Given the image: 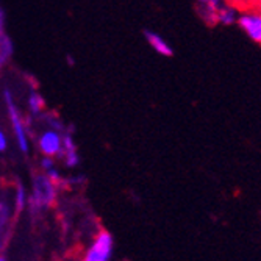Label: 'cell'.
Here are the masks:
<instances>
[{
  "label": "cell",
  "instance_id": "obj_1",
  "mask_svg": "<svg viewBox=\"0 0 261 261\" xmlns=\"http://www.w3.org/2000/svg\"><path fill=\"white\" fill-rule=\"evenodd\" d=\"M113 253V238L110 233H102L96 243L92 244L91 250L86 255L85 261H110Z\"/></svg>",
  "mask_w": 261,
  "mask_h": 261
},
{
  "label": "cell",
  "instance_id": "obj_2",
  "mask_svg": "<svg viewBox=\"0 0 261 261\" xmlns=\"http://www.w3.org/2000/svg\"><path fill=\"white\" fill-rule=\"evenodd\" d=\"M240 27L252 38L255 42L261 44V13L250 10L249 13L240 16L238 19Z\"/></svg>",
  "mask_w": 261,
  "mask_h": 261
},
{
  "label": "cell",
  "instance_id": "obj_3",
  "mask_svg": "<svg viewBox=\"0 0 261 261\" xmlns=\"http://www.w3.org/2000/svg\"><path fill=\"white\" fill-rule=\"evenodd\" d=\"M54 186L52 181L47 177H36L35 178V200L41 205H50L54 200Z\"/></svg>",
  "mask_w": 261,
  "mask_h": 261
},
{
  "label": "cell",
  "instance_id": "obj_4",
  "mask_svg": "<svg viewBox=\"0 0 261 261\" xmlns=\"http://www.w3.org/2000/svg\"><path fill=\"white\" fill-rule=\"evenodd\" d=\"M5 100L8 103V108H10V116H11V121H13V127H14V132H16V136H17V141H19V146L23 152H27L29 146H27V136H25V130H23V125L19 119V116L16 113V108H14V103L11 100V94L10 91H5Z\"/></svg>",
  "mask_w": 261,
  "mask_h": 261
},
{
  "label": "cell",
  "instance_id": "obj_5",
  "mask_svg": "<svg viewBox=\"0 0 261 261\" xmlns=\"http://www.w3.org/2000/svg\"><path fill=\"white\" fill-rule=\"evenodd\" d=\"M222 5L224 4L218 2V0H206V2H200V4H197V7L200 8L199 14L206 23H210V25H216L218 23V11L221 10Z\"/></svg>",
  "mask_w": 261,
  "mask_h": 261
},
{
  "label": "cell",
  "instance_id": "obj_6",
  "mask_svg": "<svg viewBox=\"0 0 261 261\" xmlns=\"http://www.w3.org/2000/svg\"><path fill=\"white\" fill-rule=\"evenodd\" d=\"M39 146H41V150H42L45 155H55V153H58L60 149H61V139H60V135H58L57 132H45V133L41 136Z\"/></svg>",
  "mask_w": 261,
  "mask_h": 261
},
{
  "label": "cell",
  "instance_id": "obj_7",
  "mask_svg": "<svg viewBox=\"0 0 261 261\" xmlns=\"http://www.w3.org/2000/svg\"><path fill=\"white\" fill-rule=\"evenodd\" d=\"M146 38L147 41L150 42V45L153 49L161 54V55H166V57H171L172 55V49L168 45V42H164V39H161L156 33H152V32H146Z\"/></svg>",
  "mask_w": 261,
  "mask_h": 261
},
{
  "label": "cell",
  "instance_id": "obj_8",
  "mask_svg": "<svg viewBox=\"0 0 261 261\" xmlns=\"http://www.w3.org/2000/svg\"><path fill=\"white\" fill-rule=\"evenodd\" d=\"M238 20V16H236V8L231 4H224L221 7V10L218 11V22L224 23V25H230V23Z\"/></svg>",
  "mask_w": 261,
  "mask_h": 261
},
{
  "label": "cell",
  "instance_id": "obj_9",
  "mask_svg": "<svg viewBox=\"0 0 261 261\" xmlns=\"http://www.w3.org/2000/svg\"><path fill=\"white\" fill-rule=\"evenodd\" d=\"M13 52L11 49V42L7 36H2L0 38V61H4V58L10 57Z\"/></svg>",
  "mask_w": 261,
  "mask_h": 261
},
{
  "label": "cell",
  "instance_id": "obj_10",
  "mask_svg": "<svg viewBox=\"0 0 261 261\" xmlns=\"http://www.w3.org/2000/svg\"><path fill=\"white\" fill-rule=\"evenodd\" d=\"M30 107H32V110H33L35 113L41 110V107H42V99L38 96V94H32V99H30Z\"/></svg>",
  "mask_w": 261,
  "mask_h": 261
},
{
  "label": "cell",
  "instance_id": "obj_11",
  "mask_svg": "<svg viewBox=\"0 0 261 261\" xmlns=\"http://www.w3.org/2000/svg\"><path fill=\"white\" fill-rule=\"evenodd\" d=\"M23 203H25V193H23V188L19 185V188H17V199H16L17 210H22L23 208Z\"/></svg>",
  "mask_w": 261,
  "mask_h": 261
},
{
  "label": "cell",
  "instance_id": "obj_12",
  "mask_svg": "<svg viewBox=\"0 0 261 261\" xmlns=\"http://www.w3.org/2000/svg\"><path fill=\"white\" fill-rule=\"evenodd\" d=\"M77 153L75 152H69L67 153V166H75L77 164Z\"/></svg>",
  "mask_w": 261,
  "mask_h": 261
},
{
  "label": "cell",
  "instance_id": "obj_13",
  "mask_svg": "<svg viewBox=\"0 0 261 261\" xmlns=\"http://www.w3.org/2000/svg\"><path fill=\"white\" fill-rule=\"evenodd\" d=\"M52 164H54V163H52L50 158H44V160H42V168L47 169V171H50V169H52Z\"/></svg>",
  "mask_w": 261,
  "mask_h": 261
},
{
  "label": "cell",
  "instance_id": "obj_14",
  "mask_svg": "<svg viewBox=\"0 0 261 261\" xmlns=\"http://www.w3.org/2000/svg\"><path fill=\"white\" fill-rule=\"evenodd\" d=\"M7 149V139L4 136V133L0 132V150H5Z\"/></svg>",
  "mask_w": 261,
  "mask_h": 261
},
{
  "label": "cell",
  "instance_id": "obj_15",
  "mask_svg": "<svg viewBox=\"0 0 261 261\" xmlns=\"http://www.w3.org/2000/svg\"><path fill=\"white\" fill-rule=\"evenodd\" d=\"M4 36V13L0 11V38Z\"/></svg>",
  "mask_w": 261,
  "mask_h": 261
},
{
  "label": "cell",
  "instance_id": "obj_16",
  "mask_svg": "<svg viewBox=\"0 0 261 261\" xmlns=\"http://www.w3.org/2000/svg\"><path fill=\"white\" fill-rule=\"evenodd\" d=\"M250 7H253V11L261 13V2H255V4H249Z\"/></svg>",
  "mask_w": 261,
  "mask_h": 261
},
{
  "label": "cell",
  "instance_id": "obj_17",
  "mask_svg": "<svg viewBox=\"0 0 261 261\" xmlns=\"http://www.w3.org/2000/svg\"><path fill=\"white\" fill-rule=\"evenodd\" d=\"M49 175H50V178H58V172H57V171H54V169H50V171H49Z\"/></svg>",
  "mask_w": 261,
  "mask_h": 261
},
{
  "label": "cell",
  "instance_id": "obj_18",
  "mask_svg": "<svg viewBox=\"0 0 261 261\" xmlns=\"http://www.w3.org/2000/svg\"><path fill=\"white\" fill-rule=\"evenodd\" d=\"M0 261H5V258H0Z\"/></svg>",
  "mask_w": 261,
  "mask_h": 261
},
{
  "label": "cell",
  "instance_id": "obj_19",
  "mask_svg": "<svg viewBox=\"0 0 261 261\" xmlns=\"http://www.w3.org/2000/svg\"><path fill=\"white\" fill-rule=\"evenodd\" d=\"M0 249H2V243H0Z\"/></svg>",
  "mask_w": 261,
  "mask_h": 261
}]
</instances>
